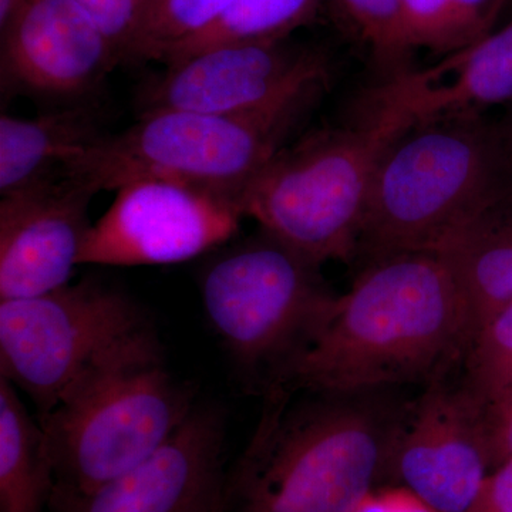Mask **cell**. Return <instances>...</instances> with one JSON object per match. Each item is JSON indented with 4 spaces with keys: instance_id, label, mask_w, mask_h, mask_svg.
I'll list each match as a JSON object with an SVG mask.
<instances>
[{
    "instance_id": "6da1fadb",
    "label": "cell",
    "mask_w": 512,
    "mask_h": 512,
    "mask_svg": "<svg viewBox=\"0 0 512 512\" xmlns=\"http://www.w3.org/2000/svg\"><path fill=\"white\" fill-rule=\"evenodd\" d=\"M468 343L454 276L433 251L367 262L268 392L373 393L437 375Z\"/></svg>"
},
{
    "instance_id": "7a4b0ae2",
    "label": "cell",
    "mask_w": 512,
    "mask_h": 512,
    "mask_svg": "<svg viewBox=\"0 0 512 512\" xmlns=\"http://www.w3.org/2000/svg\"><path fill=\"white\" fill-rule=\"evenodd\" d=\"M370 393L268 392L254 439L229 473V512H352L389 470L402 420Z\"/></svg>"
},
{
    "instance_id": "3957f363",
    "label": "cell",
    "mask_w": 512,
    "mask_h": 512,
    "mask_svg": "<svg viewBox=\"0 0 512 512\" xmlns=\"http://www.w3.org/2000/svg\"><path fill=\"white\" fill-rule=\"evenodd\" d=\"M511 191L512 158L500 121L471 114L404 128L377 160L357 255L370 262L433 251Z\"/></svg>"
},
{
    "instance_id": "277c9868",
    "label": "cell",
    "mask_w": 512,
    "mask_h": 512,
    "mask_svg": "<svg viewBox=\"0 0 512 512\" xmlns=\"http://www.w3.org/2000/svg\"><path fill=\"white\" fill-rule=\"evenodd\" d=\"M325 90L313 87L268 109L235 116L183 110L141 113L121 133L101 136L62 174L94 194L119 190L138 178H164L239 201Z\"/></svg>"
},
{
    "instance_id": "5b68a950",
    "label": "cell",
    "mask_w": 512,
    "mask_h": 512,
    "mask_svg": "<svg viewBox=\"0 0 512 512\" xmlns=\"http://www.w3.org/2000/svg\"><path fill=\"white\" fill-rule=\"evenodd\" d=\"M157 350L143 308L93 279L0 301V376L30 397L39 420L93 377Z\"/></svg>"
},
{
    "instance_id": "8992f818",
    "label": "cell",
    "mask_w": 512,
    "mask_h": 512,
    "mask_svg": "<svg viewBox=\"0 0 512 512\" xmlns=\"http://www.w3.org/2000/svg\"><path fill=\"white\" fill-rule=\"evenodd\" d=\"M402 131L359 117L285 146L239 195L245 217L315 264L359 251L377 160Z\"/></svg>"
},
{
    "instance_id": "52a82bcc",
    "label": "cell",
    "mask_w": 512,
    "mask_h": 512,
    "mask_svg": "<svg viewBox=\"0 0 512 512\" xmlns=\"http://www.w3.org/2000/svg\"><path fill=\"white\" fill-rule=\"evenodd\" d=\"M163 350L110 367L37 419L55 461L53 497L96 490L157 453L197 407Z\"/></svg>"
},
{
    "instance_id": "ba28073f",
    "label": "cell",
    "mask_w": 512,
    "mask_h": 512,
    "mask_svg": "<svg viewBox=\"0 0 512 512\" xmlns=\"http://www.w3.org/2000/svg\"><path fill=\"white\" fill-rule=\"evenodd\" d=\"M319 268L264 229L205 266V315L239 367L271 384L308 345L338 299Z\"/></svg>"
},
{
    "instance_id": "9c48e42d",
    "label": "cell",
    "mask_w": 512,
    "mask_h": 512,
    "mask_svg": "<svg viewBox=\"0 0 512 512\" xmlns=\"http://www.w3.org/2000/svg\"><path fill=\"white\" fill-rule=\"evenodd\" d=\"M244 217L237 198L221 192L138 178L121 185L109 210L92 224L79 265L181 264L234 238Z\"/></svg>"
},
{
    "instance_id": "30bf717a",
    "label": "cell",
    "mask_w": 512,
    "mask_h": 512,
    "mask_svg": "<svg viewBox=\"0 0 512 512\" xmlns=\"http://www.w3.org/2000/svg\"><path fill=\"white\" fill-rule=\"evenodd\" d=\"M328 56L288 40L222 45L167 64L140 92L141 113L183 110L235 116L328 86Z\"/></svg>"
},
{
    "instance_id": "8fae6325",
    "label": "cell",
    "mask_w": 512,
    "mask_h": 512,
    "mask_svg": "<svg viewBox=\"0 0 512 512\" xmlns=\"http://www.w3.org/2000/svg\"><path fill=\"white\" fill-rule=\"evenodd\" d=\"M225 423L198 403L157 453L96 490L53 497L52 512H229Z\"/></svg>"
},
{
    "instance_id": "7c38bea8",
    "label": "cell",
    "mask_w": 512,
    "mask_h": 512,
    "mask_svg": "<svg viewBox=\"0 0 512 512\" xmlns=\"http://www.w3.org/2000/svg\"><path fill=\"white\" fill-rule=\"evenodd\" d=\"M119 66L109 40L76 0H29L0 29L5 96L80 100Z\"/></svg>"
},
{
    "instance_id": "4fadbf2b",
    "label": "cell",
    "mask_w": 512,
    "mask_h": 512,
    "mask_svg": "<svg viewBox=\"0 0 512 512\" xmlns=\"http://www.w3.org/2000/svg\"><path fill=\"white\" fill-rule=\"evenodd\" d=\"M400 424L390 468L439 512H467L493 470L485 410L463 389L431 386Z\"/></svg>"
},
{
    "instance_id": "5bb4252c",
    "label": "cell",
    "mask_w": 512,
    "mask_h": 512,
    "mask_svg": "<svg viewBox=\"0 0 512 512\" xmlns=\"http://www.w3.org/2000/svg\"><path fill=\"white\" fill-rule=\"evenodd\" d=\"M94 192L63 174L0 201V301L70 284L89 232Z\"/></svg>"
},
{
    "instance_id": "9a60e30c",
    "label": "cell",
    "mask_w": 512,
    "mask_h": 512,
    "mask_svg": "<svg viewBox=\"0 0 512 512\" xmlns=\"http://www.w3.org/2000/svg\"><path fill=\"white\" fill-rule=\"evenodd\" d=\"M512 109V18L483 39L424 69L383 79L360 104V116L403 131L443 117Z\"/></svg>"
},
{
    "instance_id": "2e32d148",
    "label": "cell",
    "mask_w": 512,
    "mask_h": 512,
    "mask_svg": "<svg viewBox=\"0 0 512 512\" xmlns=\"http://www.w3.org/2000/svg\"><path fill=\"white\" fill-rule=\"evenodd\" d=\"M433 252L454 276L470 342L485 320L512 302V191L454 229Z\"/></svg>"
},
{
    "instance_id": "e0dca14e",
    "label": "cell",
    "mask_w": 512,
    "mask_h": 512,
    "mask_svg": "<svg viewBox=\"0 0 512 512\" xmlns=\"http://www.w3.org/2000/svg\"><path fill=\"white\" fill-rule=\"evenodd\" d=\"M86 106L62 107L35 117L0 116V195L62 174L99 138Z\"/></svg>"
},
{
    "instance_id": "ac0fdd59",
    "label": "cell",
    "mask_w": 512,
    "mask_h": 512,
    "mask_svg": "<svg viewBox=\"0 0 512 512\" xmlns=\"http://www.w3.org/2000/svg\"><path fill=\"white\" fill-rule=\"evenodd\" d=\"M56 487L49 439L0 376V512H43Z\"/></svg>"
},
{
    "instance_id": "d6986e66",
    "label": "cell",
    "mask_w": 512,
    "mask_h": 512,
    "mask_svg": "<svg viewBox=\"0 0 512 512\" xmlns=\"http://www.w3.org/2000/svg\"><path fill=\"white\" fill-rule=\"evenodd\" d=\"M409 49L447 56L493 32L505 0H400Z\"/></svg>"
},
{
    "instance_id": "ffe728a7",
    "label": "cell",
    "mask_w": 512,
    "mask_h": 512,
    "mask_svg": "<svg viewBox=\"0 0 512 512\" xmlns=\"http://www.w3.org/2000/svg\"><path fill=\"white\" fill-rule=\"evenodd\" d=\"M320 6L322 0H234L215 25L174 49L163 63L222 45L288 40L295 30L311 25Z\"/></svg>"
},
{
    "instance_id": "44dd1931",
    "label": "cell",
    "mask_w": 512,
    "mask_h": 512,
    "mask_svg": "<svg viewBox=\"0 0 512 512\" xmlns=\"http://www.w3.org/2000/svg\"><path fill=\"white\" fill-rule=\"evenodd\" d=\"M464 390L484 410L512 394V302L485 320L468 342Z\"/></svg>"
},
{
    "instance_id": "7402d4cb",
    "label": "cell",
    "mask_w": 512,
    "mask_h": 512,
    "mask_svg": "<svg viewBox=\"0 0 512 512\" xmlns=\"http://www.w3.org/2000/svg\"><path fill=\"white\" fill-rule=\"evenodd\" d=\"M234 0H151L130 64L163 63L221 19Z\"/></svg>"
},
{
    "instance_id": "603a6c76",
    "label": "cell",
    "mask_w": 512,
    "mask_h": 512,
    "mask_svg": "<svg viewBox=\"0 0 512 512\" xmlns=\"http://www.w3.org/2000/svg\"><path fill=\"white\" fill-rule=\"evenodd\" d=\"M333 18L369 49L384 79L409 69L400 0H328Z\"/></svg>"
},
{
    "instance_id": "cb8c5ba5",
    "label": "cell",
    "mask_w": 512,
    "mask_h": 512,
    "mask_svg": "<svg viewBox=\"0 0 512 512\" xmlns=\"http://www.w3.org/2000/svg\"><path fill=\"white\" fill-rule=\"evenodd\" d=\"M113 47L120 66L131 63L151 0H76Z\"/></svg>"
},
{
    "instance_id": "d4e9b609",
    "label": "cell",
    "mask_w": 512,
    "mask_h": 512,
    "mask_svg": "<svg viewBox=\"0 0 512 512\" xmlns=\"http://www.w3.org/2000/svg\"><path fill=\"white\" fill-rule=\"evenodd\" d=\"M467 512H512V458L490 471Z\"/></svg>"
},
{
    "instance_id": "484cf974",
    "label": "cell",
    "mask_w": 512,
    "mask_h": 512,
    "mask_svg": "<svg viewBox=\"0 0 512 512\" xmlns=\"http://www.w3.org/2000/svg\"><path fill=\"white\" fill-rule=\"evenodd\" d=\"M352 512H439L409 488H373Z\"/></svg>"
},
{
    "instance_id": "4316f807",
    "label": "cell",
    "mask_w": 512,
    "mask_h": 512,
    "mask_svg": "<svg viewBox=\"0 0 512 512\" xmlns=\"http://www.w3.org/2000/svg\"><path fill=\"white\" fill-rule=\"evenodd\" d=\"M493 468L512 458V394L485 410Z\"/></svg>"
},
{
    "instance_id": "83f0119b",
    "label": "cell",
    "mask_w": 512,
    "mask_h": 512,
    "mask_svg": "<svg viewBox=\"0 0 512 512\" xmlns=\"http://www.w3.org/2000/svg\"><path fill=\"white\" fill-rule=\"evenodd\" d=\"M28 2L29 0H0V29L5 28L10 19Z\"/></svg>"
},
{
    "instance_id": "f1b7e54d",
    "label": "cell",
    "mask_w": 512,
    "mask_h": 512,
    "mask_svg": "<svg viewBox=\"0 0 512 512\" xmlns=\"http://www.w3.org/2000/svg\"><path fill=\"white\" fill-rule=\"evenodd\" d=\"M500 126L512 158V109L508 111L507 116L503 120H500Z\"/></svg>"
},
{
    "instance_id": "f546056e",
    "label": "cell",
    "mask_w": 512,
    "mask_h": 512,
    "mask_svg": "<svg viewBox=\"0 0 512 512\" xmlns=\"http://www.w3.org/2000/svg\"><path fill=\"white\" fill-rule=\"evenodd\" d=\"M512 8V0H505V12Z\"/></svg>"
}]
</instances>
